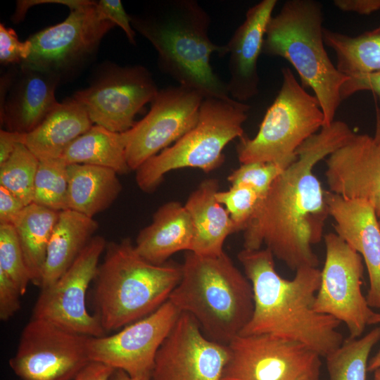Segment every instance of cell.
Masks as SVG:
<instances>
[{"label":"cell","mask_w":380,"mask_h":380,"mask_svg":"<svg viewBox=\"0 0 380 380\" xmlns=\"http://www.w3.org/2000/svg\"><path fill=\"white\" fill-rule=\"evenodd\" d=\"M348 77L340 91L342 101L360 91H371L380 96V70Z\"/></svg>","instance_id":"f35d334b"},{"label":"cell","mask_w":380,"mask_h":380,"mask_svg":"<svg viewBox=\"0 0 380 380\" xmlns=\"http://www.w3.org/2000/svg\"><path fill=\"white\" fill-rule=\"evenodd\" d=\"M115 370L96 362H90L72 380H109Z\"/></svg>","instance_id":"ee69618b"},{"label":"cell","mask_w":380,"mask_h":380,"mask_svg":"<svg viewBox=\"0 0 380 380\" xmlns=\"http://www.w3.org/2000/svg\"><path fill=\"white\" fill-rule=\"evenodd\" d=\"M277 0H262L246 13L243 23L226 44L230 75L227 82L232 99L244 103L259 92L258 61Z\"/></svg>","instance_id":"ffe728a7"},{"label":"cell","mask_w":380,"mask_h":380,"mask_svg":"<svg viewBox=\"0 0 380 380\" xmlns=\"http://www.w3.org/2000/svg\"><path fill=\"white\" fill-rule=\"evenodd\" d=\"M111 380H151V373H147L137 376H131L122 370H115Z\"/></svg>","instance_id":"bcb514c9"},{"label":"cell","mask_w":380,"mask_h":380,"mask_svg":"<svg viewBox=\"0 0 380 380\" xmlns=\"http://www.w3.org/2000/svg\"><path fill=\"white\" fill-rule=\"evenodd\" d=\"M180 314L167 300L151 315L114 334L89 337L90 361L122 370L131 376L151 373L156 355Z\"/></svg>","instance_id":"2e32d148"},{"label":"cell","mask_w":380,"mask_h":380,"mask_svg":"<svg viewBox=\"0 0 380 380\" xmlns=\"http://www.w3.org/2000/svg\"><path fill=\"white\" fill-rule=\"evenodd\" d=\"M98 227L93 217L70 209L59 213L47 247L41 289L53 284L71 266Z\"/></svg>","instance_id":"d4e9b609"},{"label":"cell","mask_w":380,"mask_h":380,"mask_svg":"<svg viewBox=\"0 0 380 380\" xmlns=\"http://www.w3.org/2000/svg\"><path fill=\"white\" fill-rule=\"evenodd\" d=\"M249 108L233 99L204 98L196 125L136 170L138 186L151 192L171 170L193 167L209 172L220 167L224 161L225 146L244 136L243 125Z\"/></svg>","instance_id":"52a82bcc"},{"label":"cell","mask_w":380,"mask_h":380,"mask_svg":"<svg viewBox=\"0 0 380 380\" xmlns=\"http://www.w3.org/2000/svg\"><path fill=\"white\" fill-rule=\"evenodd\" d=\"M158 90L145 67L113 65L73 99L84 108L93 124L121 133L134 126L136 115L152 102Z\"/></svg>","instance_id":"4fadbf2b"},{"label":"cell","mask_w":380,"mask_h":380,"mask_svg":"<svg viewBox=\"0 0 380 380\" xmlns=\"http://www.w3.org/2000/svg\"><path fill=\"white\" fill-rule=\"evenodd\" d=\"M194 238L193 222L184 205L169 201L155 212L152 222L139 232L134 245L144 260L162 265L179 251H191Z\"/></svg>","instance_id":"7402d4cb"},{"label":"cell","mask_w":380,"mask_h":380,"mask_svg":"<svg viewBox=\"0 0 380 380\" xmlns=\"http://www.w3.org/2000/svg\"><path fill=\"white\" fill-rule=\"evenodd\" d=\"M323 8L315 0H288L272 16L262 53L287 60L302 84L312 89L324 113V126L334 121L348 77L333 64L325 49Z\"/></svg>","instance_id":"8992f818"},{"label":"cell","mask_w":380,"mask_h":380,"mask_svg":"<svg viewBox=\"0 0 380 380\" xmlns=\"http://www.w3.org/2000/svg\"><path fill=\"white\" fill-rule=\"evenodd\" d=\"M182 270L181 280L168 300L192 315L205 337L227 345L252 317L250 281L224 252L201 255L186 251Z\"/></svg>","instance_id":"277c9868"},{"label":"cell","mask_w":380,"mask_h":380,"mask_svg":"<svg viewBox=\"0 0 380 380\" xmlns=\"http://www.w3.org/2000/svg\"><path fill=\"white\" fill-rule=\"evenodd\" d=\"M203 99L198 91L179 84L158 90L148 113L123 132L130 170H137L191 129Z\"/></svg>","instance_id":"5bb4252c"},{"label":"cell","mask_w":380,"mask_h":380,"mask_svg":"<svg viewBox=\"0 0 380 380\" xmlns=\"http://www.w3.org/2000/svg\"><path fill=\"white\" fill-rule=\"evenodd\" d=\"M115 25L101 16L96 1L89 0L70 10L63 22L30 36L27 39L32 44L31 53L20 65L38 69L61 79L89 59Z\"/></svg>","instance_id":"30bf717a"},{"label":"cell","mask_w":380,"mask_h":380,"mask_svg":"<svg viewBox=\"0 0 380 380\" xmlns=\"http://www.w3.org/2000/svg\"><path fill=\"white\" fill-rule=\"evenodd\" d=\"M89 0H32L18 1L15 11L13 14V21L18 23L21 21L26 11L32 6L42 4H58L68 6L70 10L80 7L87 3Z\"/></svg>","instance_id":"60d3db41"},{"label":"cell","mask_w":380,"mask_h":380,"mask_svg":"<svg viewBox=\"0 0 380 380\" xmlns=\"http://www.w3.org/2000/svg\"><path fill=\"white\" fill-rule=\"evenodd\" d=\"M215 197L225 206L236 232L243 230L260 200L253 189L243 185L231 186L227 191L219 190Z\"/></svg>","instance_id":"e575fe53"},{"label":"cell","mask_w":380,"mask_h":380,"mask_svg":"<svg viewBox=\"0 0 380 380\" xmlns=\"http://www.w3.org/2000/svg\"><path fill=\"white\" fill-rule=\"evenodd\" d=\"M379 224H380V217H379Z\"/></svg>","instance_id":"681fc988"},{"label":"cell","mask_w":380,"mask_h":380,"mask_svg":"<svg viewBox=\"0 0 380 380\" xmlns=\"http://www.w3.org/2000/svg\"><path fill=\"white\" fill-rule=\"evenodd\" d=\"M286 168L274 163L241 164L228 176L227 179L231 186L243 185L251 188L261 200Z\"/></svg>","instance_id":"836d02e7"},{"label":"cell","mask_w":380,"mask_h":380,"mask_svg":"<svg viewBox=\"0 0 380 380\" xmlns=\"http://www.w3.org/2000/svg\"><path fill=\"white\" fill-rule=\"evenodd\" d=\"M95 281V315L106 332L139 320L168 300L182 278V265L152 264L129 239L108 243Z\"/></svg>","instance_id":"5b68a950"},{"label":"cell","mask_w":380,"mask_h":380,"mask_svg":"<svg viewBox=\"0 0 380 380\" xmlns=\"http://www.w3.org/2000/svg\"><path fill=\"white\" fill-rule=\"evenodd\" d=\"M281 75V88L258 133L239 139L241 164L274 163L287 167L296 160L300 145L324 126V113L315 95L305 91L289 68H283Z\"/></svg>","instance_id":"ba28073f"},{"label":"cell","mask_w":380,"mask_h":380,"mask_svg":"<svg viewBox=\"0 0 380 380\" xmlns=\"http://www.w3.org/2000/svg\"><path fill=\"white\" fill-rule=\"evenodd\" d=\"M25 207L17 196L0 186V224H12Z\"/></svg>","instance_id":"ab89813d"},{"label":"cell","mask_w":380,"mask_h":380,"mask_svg":"<svg viewBox=\"0 0 380 380\" xmlns=\"http://www.w3.org/2000/svg\"><path fill=\"white\" fill-rule=\"evenodd\" d=\"M0 270L14 281L23 296L31 282L14 227L0 224Z\"/></svg>","instance_id":"d6a6232c"},{"label":"cell","mask_w":380,"mask_h":380,"mask_svg":"<svg viewBox=\"0 0 380 380\" xmlns=\"http://www.w3.org/2000/svg\"><path fill=\"white\" fill-rule=\"evenodd\" d=\"M374 136L354 133L326 160L329 191L371 203L380 217V108Z\"/></svg>","instance_id":"ac0fdd59"},{"label":"cell","mask_w":380,"mask_h":380,"mask_svg":"<svg viewBox=\"0 0 380 380\" xmlns=\"http://www.w3.org/2000/svg\"><path fill=\"white\" fill-rule=\"evenodd\" d=\"M28 39L20 42L15 30L0 25V62L3 65L18 64L26 61L31 53Z\"/></svg>","instance_id":"d590c367"},{"label":"cell","mask_w":380,"mask_h":380,"mask_svg":"<svg viewBox=\"0 0 380 380\" xmlns=\"http://www.w3.org/2000/svg\"><path fill=\"white\" fill-rule=\"evenodd\" d=\"M353 133L347 123L334 120L300 145L296 160L277 177L243 229V248L258 250L265 244L295 272L318 267L312 246L323 239L329 215L325 191L313 167Z\"/></svg>","instance_id":"6da1fadb"},{"label":"cell","mask_w":380,"mask_h":380,"mask_svg":"<svg viewBox=\"0 0 380 380\" xmlns=\"http://www.w3.org/2000/svg\"><path fill=\"white\" fill-rule=\"evenodd\" d=\"M123 132H112L100 125H93L75 140L65 151L61 160L66 165L84 164L104 167L118 174L130 169L125 153Z\"/></svg>","instance_id":"83f0119b"},{"label":"cell","mask_w":380,"mask_h":380,"mask_svg":"<svg viewBox=\"0 0 380 380\" xmlns=\"http://www.w3.org/2000/svg\"><path fill=\"white\" fill-rule=\"evenodd\" d=\"M106 245L103 236H94L71 266L53 284L41 289L32 317L80 335L105 336L98 317L87 311L86 294Z\"/></svg>","instance_id":"7c38bea8"},{"label":"cell","mask_w":380,"mask_h":380,"mask_svg":"<svg viewBox=\"0 0 380 380\" xmlns=\"http://www.w3.org/2000/svg\"><path fill=\"white\" fill-rule=\"evenodd\" d=\"M227 346L220 380H298L322 365L305 346L270 334L238 335Z\"/></svg>","instance_id":"9a60e30c"},{"label":"cell","mask_w":380,"mask_h":380,"mask_svg":"<svg viewBox=\"0 0 380 380\" xmlns=\"http://www.w3.org/2000/svg\"><path fill=\"white\" fill-rule=\"evenodd\" d=\"M323 239L325 260L313 308L343 322L348 338H360L375 312L362 291L363 259L336 233Z\"/></svg>","instance_id":"9c48e42d"},{"label":"cell","mask_w":380,"mask_h":380,"mask_svg":"<svg viewBox=\"0 0 380 380\" xmlns=\"http://www.w3.org/2000/svg\"><path fill=\"white\" fill-rule=\"evenodd\" d=\"M334 4L346 12L369 15L380 9V0H335Z\"/></svg>","instance_id":"b9f144b4"},{"label":"cell","mask_w":380,"mask_h":380,"mask_svg":"<svg viewBox=\"0 0 380 380\" xmlns=\"http://www.w3.org/2000/svg\"><path fill=\"white\" fill-rule=\"evenodd\" d=\"M237 258L254 300L252 317L239 335H272L301 343L323 357L342 344L337 330L341 322L313 308L321 280L318 267H300L287 279L277 273L274 257L266 248H243Z\"/></svg>","instance_id":"7a4b0ae2"},{"label":"cell","mask_w":380,"mask_h":380,"mask_svg":"<svg viewBox=\"0 0 380 380\" xmlns=\"http://www.w3.org/2000/svg\"><path fill=\"white\" fill-rule=\"evenodd\" d=\"M60 80L51 73L20 65L1 103V122L7 130L26 134L34 129L58 105L55 91Z\"/></svg>","instance_id":"44dd1931"},{"label":"cell","mask_w":380,"mask_h":380,"mask_svg":"<svg viewBox=\"0 0 380 380\" xmlns=\"http://www.w3.org/2000/svg\"><path fill=\"white\" fill-rule=\"evenodd\" d=\"M335 233L362 258L367 270L369 305L380 310V224L373 205L325 191Z\"/></svg>","instance_id":"d6986e66"},{"label":"cell","mask_w":380,"mask_h":380,"mask_svg":"<svg viewBox=\"0 0 380 380\" xmlns=\"http://www.w3.org/2000/svg\"><path fill=\"white\" fill-rule=\"evenodd\" d=\"M88 338L32 317L9 365L21 380H72L91 362Z\"/></svg>","instance_id":"8fae6325"},{"label":"cell","mask_w":380,"mask_h":380,"mask_svg":"<svg viewBox=\"0 0 380 380\" xmlns=\"http://www.w3.org/2000/svg\"><path fill=\"white\" fill-rule=\"evenodd\" d=\"M67 170L68 209L93 217L109 208L122 191L118 174L110 168L71 164Z\"/></svg>","instance_id":"484cf974"},{"label":"cell","mask_w":380,"mask_h":380,"mask_svg":"<svg viewBox=\"0 0 380 380\" xmlns=\"http://www.w3.org/2000/svg\"><path fill=\"white\" fill-rule=\"evenodd\" d=\"M217 179L203 180L189 195L184 206L194 228L191 252L201 255H217L224 252L227 237L236 232L229 213L216 199Z\"/></svg>","instance_id":"603a6c76"},{"label":"cell","mask_w":380,"mask_h":380,"mask_svg":"<svg viewBox=\"0 0 380 380\" xmlns=\"http://www.w3.org/2000/svg\"><path fill=\"white\" fill-rule=\"evenodd\" d=\"M229 355L227 345L205 337L195 318L181 312L156 355L151 380H220Z\"/></svg>","instance_id":"e0dca14e"},{"label":"cell","mask_w":380,"mask_h":380,"mask_svg":"<svg viewBox=\"0 0 380 380\" xmlns=\"http://www.w3.org/2000/svg\"><path fill=\"white\" fill-rule=\"evenodd\" d=\"M97 9L101 16L118 25L125 33L128 41L135 44V31L128 15L120 0H101L97 2Z\"/></svg>","instance_id":"8d00e7d4"},{"label":"cell","mask_w":380,"mask_h":380,"mask_svg":"<svg viewBox=\"0 0 380 380\" xmlns=\"http://www.w3.org/2000/svg\"><path fill=\"white\" fill-rule=\"evenodd\" d=\"M39 160L24 144H19L0 165V186L17 196L25 206L32 203Z\"/></svg>","instance_id":"4dcf8cb0"},{"label":"cell","mask_w":380,"mask_h":380,"mask_svg":"<svg viewBox=\"0 0 380 380\" xmlns=\"http://www.w3.org/2000/svg\"><path fill=\"white\" fill-rule=\"evenodd\" d=\"M380 341V326L363 336L344 340L325 357L329 380H367L369 357Z\"/></svg>","instance_id":"f546056e"},{"label":"cell","mask_w":380,"mask_h":380,"mask_svg":"<svg viewBox=\"0 0 380 380\" xmlns=\"http://www.w3.org/2000/svg\"><path fill=\"white\" fill-rule=\"evenodd\" d=\"M25 134L7 129L0 131V165L12 154L19 144H23Z\"/></svg>","instance_id":"7bdbcfd3"},{"label":"cell","mask_w":380,"mask_h":380,"mask_svg":"<svg viewBox=\"0 0 380 380\" xmlns=\"http://www.w3.org/2000/svg\"><path fill=\"white\" fill-rule=\"evenodd\" d=\"M19 288L3 270H0V319L7 321L20 309Z\"/></svg>","instance_id":"74e56055"},{"label":"cell","mask_w":380,"mask_h":380,"mask_svg":"<svg viewBox=\"0 0 380 380\" xmlns=\"http://www.w3.org/2000/svg\"><path fill=\"white\" fill-rule=\"evenodd\" d=\"M134 30L158 53V66L179 85L198 91L204 98L229 100L227 82L214 72L210 57L227 53L226 45L209 37L210 18L196 0H167L149 11L130 15Z\"/></svg>","instance_id":"3957f363"},{"label":"cell","mask_w":380,"mask_h":380,"mask_svg":"<svg viewBox=\"0 0 380 380\" xmlns=\"http://www.w3.org/2000/svg\"><path fill=\"white\" fill-rule=\"evenodd\" d=\"M92 126L84 108L72 98L58 103L26 133L23 144L39 160L60 159L67 148Z\"/></svg>","instance_id":"cb8c5ba5"},{"label":"cell","mask_w":380,"mask_h":380,"mask_svg":"<svg viewBox=\"0 0 380 380\" xmlns=\"http://www.w3.org/2000/svg\"><path fill=\"white\" fill-rule=\"evenodd\" d=\"M374 380H380V368L374 372Z\"/></svg>","instance_id":"c3c4849f"},{"label":"cell","mask_w":380,"mask_h":380,"mask_svg":"<svg viewBox=\"0 0 380 380\" xmlns=\"http://www.w3.org/2000/svg\"><path fill=\"white\" fill-rule=\"evenodd\" d=\"M67 167L61 159L39 160L32 203L58 212L68 209Z\"/></svg>","instance_id":"1f68e13d"},{"label":"cell","mask_w":380,"mask_h":380,"mask_svg":"<svg viewBox=\"0 0 380 380\" xmlns=\"http://www.w3.org/2000/svg\"><path fill=\"white\" fill-rule=\"evenodd\" d=\"M380 324V312H374L372 315L369 325ZM380 368V350L369 360L367 371L374 372L376 369Z\"/></svg>","instance_id":"f6af8a7d"},{"label":"cell","mask_w":380,"mask_h":380,"mask_svg":"<svg viewBox=\"0 0 380 380\" xmlns=\"http://www.w3.org/2000/svg\"><path fill=\"white\" fill-rule=\"evenodd\" d=\"M58 211L32 203L13 221L31 282L41 286L48 244Z\"/></svg>","instance_id":"4316f807"},{"label":"cell","mask_w":380,"mask_h":380,"mask_svg":"<svg viewBox=\"0 0 380 380\" xmlns=\"http://www.w3.org/2000/svg\"><path fill=\"white\" fill-rule=\"evenodd\" d=\"M324 40L335 53L337 69L345 75L380 70V26L355 37L324 28Z\"/></svg>","instance_id":"f1b7e54d"},{"label":"cell","mask_w":380,"mask_h":380,"mask_svg":"<svg viewBox=\"0 0 380 380\" xmlns=\"http://www.w3.org/2000/svg\"><path fill=\"white\" fill-rule=\"evenodd\" d=\"M320 367H317L304 374L298 380H319Z\"/></svg>","instance_id":"7dc6e473"}]
</instances>
